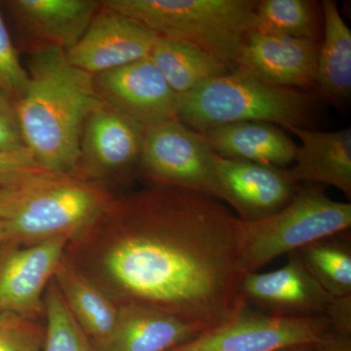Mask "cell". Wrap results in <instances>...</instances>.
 <instances>
[{"mask_svg":"<svg viewBox=\"0 0 351 351\" xmlns=\"http://www.w3.org/2000/svg\"><path fill=\"white\" fill-rule=\"evenodd\" d=\"M64 260L117 306L158 309L200 334L247 306L240 219L195 191L151 186L115 196L69 240Z\"/></svg>","mask_w":351,"mask_h":351,"instance_id":"obj_1","label":"cell"},{"mask_svg":"<svg viewBox=\"0 0 351 351\" xmlns=\"http://www.w3.org/2000/svg\"><path fill=\"white\" fill-rule=\"evenodd\" d=\"M27 75L16 101L25 147L43 169L76 174L83 126L101 104L94 76L71 66L58 47H34Z\"/></svg>","mask_w":351,"mask_h":351,"instance_id":"obj_2","label":"cell"},{"mask_svg":"<svg viewBox=\"0 0 351 351\" xmlns=\"http://www.w3.org/2000/svg\"><path fill=\"white\" fill-rule=\"evenodd\" d=\"M117 195L104 182L77 174L41 171L0 186V219L8 242L32 245L86 228Z\"/></svg>","mask_w":351,"mask_h":351,"instance_id":"obj_3","label":"cell"},{"mask_svg":"<svg viewBox=\"0 0 351 351\" xmlns=\"http://www.w3.org/2000/svg\"><path fill=\"white\" fill-rule=\"evenodd\" d=\"M313 112V97L306 92L276 86L235 69L179 95L176 117L203 134L226 124L250 121L302 128Z\"/></svg>","mask_w":351,"mask_h":351,"instance_id":"obj_4","label":"cell"},{"mask_svg":"<svg viewBox=\"0 0 351 351\" xmlns=\"http://www.w3.org/2000/svg\"><path fill=\"white\" fill-rule=\"evenodd\" d=\"M101 3L157 36L191 44L235 69L242 44L254 29L257 1L105 0Z\"/></svg>","mask_w":351,"mask_h":351,"instance_id":"obj_5","label":"cell"},{"mask_svg":"<svg viewBox=\"0 0 351 351\" xmlns=\"http://www.w3.org/2000/svg\"><path fill=\"white\" fill-rule=\"evenodd\" d=\"M240 228L245 272H255L281 256L350 232L351 204L328 197L319 184H306L280 211L258 221L240 219Z\"/></svg>","mask_w":351,"mask_h":351,"instance_id":"obj_6","label":"cell"},{"mask_svg":"<svg viewBox=\"0 0 351 351\" xmlns=\"http://www.w3.org/2000/svg\"><path fill=\"white\" fill-rule=\"evenodd\" d=\"M138 168L152 186L186 189L225 200L214 152L202 134L179 119L145 126Z\"/></svg>","mask_w":351,"mask_h":351,"instance_id":"obj_7","label":"cell"},{"mask_svg":"<svg viewBox=\"0 0 351 351\" xmlns=\"http://www.w3.org/2000/svg\"><path fill=\"white\" fill-rule=\"evenodd\" d=\"M329 329L326 316L281 317L245 306L225 324L169 351H281L311 345Z\"/></svg>","mask_w":351,"mask_h":351,"instance_id":"obj_8","label":"cell"},{"mask_svg":"<svg viewBox=\"0 0 351 351\" xmlns=\"http://www.w3.org/2000/svg\"><path fill=\"white\" fill-rule=\"evenodd\" d=\"M69 241L56 237L32 245H0V311L32 320L44 317V295Z\"/></svg>","mask_w":351,"mask_h":351,"instance_id":"obj_9","label":"cell"},{"mask_svg":"<svg viewBox=\"0 0 351 351\" xmlns=\"http://www.w3.org/2000/svg\"><path fill=\"white\" fill-rule=\"evenodd\" d=\"M144 132L101 101L83 126L76 174L101 182L130 175L140 165Z\"/></svg>","mask_w":351,"mask_h":351,"instance_id":"obj_10","label":"cell"},{"mask_svg":"<svg viewBox=\"0 0 351 351\" xmlns=\"http://www.w3.org/2000/svg\"><path fill=\"white\" fill-rule=\"evenodd\" d=\"M93 76L99 98L127 119L143 126L177 119L179 95L149 57Z\"/></svg>","mask_w":351,"mask_h":351,"instance_id":"obj_11","label":"cell"},{"mask_svg":"<svg viewBox=\"0 0 351 351\" xmlns=\"http://www.w3.org/2000/svg\"><path fill=\"white\" fill-rule=\"evenodd\" d=\"M247 306L281 317L325 316L334 297L306 269L297 253L280 269L248 272L240 284Z\"/></svg>","mask_w":351,"mask_h":351,"instance_id":"obj_12","label":"cell"},{"mask_svg":"<svg viewBox=\"0 0 351 351\" xmlns=\"http://www.w3.org/2000/svg\"><path fill=\"white\" fill-rule=\"evenodd\" d=\"M156 38L151 29L101 3L82 38L64 52L71 66L96 75L149 57Z\"/></svg>","mask_w":351,"mask_h":351,"instance_id":"obj_13","label":"cell"},{"mask_svg":"<svg viewBox=\"0 0 351 351\" xmlns=\"http://www.w3.org/2000/svg\"><path fill=\"white\" fill-rule=\"evenodd\" d=\"M214 163L223 201L237 211L241 221H258L277 213L300 188L286 167L233 160L215 152Z\"/></svg>","mask_w":351,"mask_h":351,"instance_id":"obj_14","label":"cell"},{"mask_svg":"<svg viewBox=\"0 0 351 351\" xmlns=\"http://www.w3.org/2000/svg\"><path fill=\"white\" fill-rule=\"evenodd\" d=\"M319 44L309 39L251 32L245 38L237 69L276 86H315Z\"/></svg>","mask_w":351,"mask_h":351,"instance_id":"obj_15","label":"cell"},{"mask_svg":"<svg viewBox=\"0 0 351 351\" xmlns=\"http://www.w3.org/2000/svg\"><path fill=\"white\" fill-rule=\"evenodd\" d=\"M8 5L38 43L34 48L58 47L66 51L82 38L101 8V1L13 0Z\"/></svg>","mask_w":351,"mask_h":351,"instance_id":"obj_16","label":"cell"},{"mask_svg":"<svg viewBox=\"0 0 351 351\" xmlns=\"http://www.w3.org/2000/svg\"><path fill=\"white\" fill-rule=\"evenodd\" d=\"M200 332L164 311L138 304L119 306L112 332L95 351H169Z\"/></svg>","mask_w":351,"mask_h":351,"instance_id":"obj_17","label":"cell"},{"mask_svg":"<svg viewBox=\"0 0 351 351\" xmlns=\"http://www.w3.org/2000/svg\"><path fill=\"white\" fill-rule=\"evenodd\" d=\"M302 141L290 169L298 182L334 186L351 198V129L334 132L288 126Z\"/></svg>","mask_w":351,"mask_h":351,"instance_id":"obj_18","label":"cell"},{"mask_svg":"<svg viewBox=\"0 0 351 351\" xmlns=\"http://www.w3.org/2000/svg\"><path fill=\"white\" fill-rule=\"evenodd\" d=\"M212 151L223 158L286 167L295 161L298 145L267 122H239L202 134Z\"/></svg>","mask_w":351,"mask_h":351,"instance_id":"obj_19","label":"cell"},{"mask_svg":"<svg viewBox=\"0 0 351 351\" xmlns=\"http://www.w3.org/2000/svg\"><path fill=\"white\" fill-rule=\"evenodd\" d=\"M53 280L71 315L92 343H103L117 324L119 313L117 302L64 258Z\"/></svg>","mask_w":351,"mask_h":351,"instance_id":"obj_20","label":"cell"},{"mask_svg":"<svg viewBox=\"0 0 351 351\" xmlns=\"http://www.w3.org/2000/svg\"><path fill=\"white\" fill-rule=\"evenodd\" d=\"M324 38L318 52L316 84L327 100H346L351 92V31L334 0L322 1Z\"/></svg>","mask_w":351,"mask_h":351,"instance_id":"obj_21","label":"cell"},{"mask_svg":"<svg viewBox=\"0 0 351 351\" xmlns=\"http://www.w3.org/2000/svg\"><path fill=\"white\" fill-rule=\"evenodd\" d=\"M149 59L178 95L233 71L191 44L157 36Z\"/></svg>","mask_w":351,"mask_h":351,"instance_id":"obj_22","label":"cell"},{"mask_svg":"<svg viewBox=\"0 0 351 351\" xmlns=\"http://www.w3.org/2000/svg\"><path fill=\"white\" fill-rule=\"evenodd\" d=\"M317 282L332 297L351 295V237L346 232L295 252Z\"/></svg>","mask_w":351,"mask_h":351,"instance_id":"obj_23","label":"cell"},{"mask_svg":"<svg viewBox=\"0 0 351 351\" xmlns=\"http://www.w3.org/2000/svg\"><path fill=\"white\" fill-rule=\"evenodd\" d=\"M318 4L311 0H263L254 12L253 32L317 41L320 34Z\"/></svg>","mask_w":351,"mask_h":351,"instance_id":"obj_24","label":"cell"},{"mask_svg":"<svg viewBox=\"0 0 351 351\" xmlns=\"http://www.w3.org/2000/svg\"><path fill=\"white\" fill-rule=\"evenodd\" d=\"M44 317L43 351H95L93 343L71 315L53 279L44 295Z\"/></svg>","mask_w":351,"mask_h":351,"instance_id":"obj_25","label":"cell"},{"mask_svg":"<svg viewBox=\"0 0 351 351\" xmlns=\"http://www.w3.org/2000/svg\"><path fill=\"white\" fill-rule=\"evenodd\" d=\"M44 336L38 320L0 311V351H43Z\"/></svg>","mask_w":351,"mask_h":351,"instance_id":"obj_26","label":"cell"},{"mask_svg":"<svg viewBox=\"0 0 351 351\" xmlns=\"http://www.w3.org/2000/svg\"><path fill=\"white\" fill-rule=\"evenodd\" d=\"M27 83V71L21 63L17 49L0 12V89L17 101L24 94Z\"/></svg>","mask_w":351,"mask_h":351,"instance_id":"obj_27","label":"cell"},{"mask_svg":"<svg viewBox=\"0 0 351 351\" xmlns=\"http://www.w3.org/2000/svg\"><path fill=\"white\" fill-rule=\"evenodd\" d=\"M46 171L36 162L27 147L19 151L0 152V186L17 184L25 178Z\"/></svg>","mask_w":351,"mask_h":351,"instance_id":"obj_28","label":"cell"},{"mask_svg":"<svg viewBox=\"0 0 351 351\" xmlns=\"http://www.w3.org/2000/svg\"><path fill=\"white\" fill-rule=\"evenodd\" d=\"M25 147L16 101L0 89V152L19 151Z\"/></svg>","mask_w":351,"mask_h":351,"instance_id":"obj_29","label":"cell"},{"mask_svg":"<svg viewBox=\"0 0 351 351\" xmlns=\"http://www.w3.org/2000/svg\"><path fill=\"white\" fill-rule=\"evenodd\" d=\"M330 329L351 336V295L334 298L326 313Z\"/></svg>","mask_w":351,"mask_h":351,"instance_id":"obj_30","label":"cell"},{"mask_svg":"<svg viewBox=\"0 0 351 351\" xmlns=\"http://www.w3.org/2000/svg\"><path fill=\"white\" fill-rule=\"evenodd\" d=\"M311 351H351V336L329 329L319 339L311 343Z\"/></svg>","mask_w":351,"mask_h":351,"instance_id":"obj_31","label":"cell"},{"mask_svg":"<svg viewBox=\"0 0 351 351\" xmlns=\"http://www.w3.org/2000/svg\"><path fill=\"white\" fill-rule=\"evenodd\" d=\"M311 345H299L291 346V348H285L281 351H311Z\"/></svg>","mask_w":351,"mask_h":351,"instance_id":"obj_32","label":"cell"},{"mask_svg":"<svg viewBox=\"0 0 351 351\" xmlns=\"http://www.w3.org/2000/svg\"><path fill=\"white\" fill-rule=\"evenodd\" d=\"M5 242H8V237H7L3 223H2L1 219H0V245L5 243Z\"/></svg>","mask_w":351,"mask_h":351,"instance_id":"obj_33","label":"cell"}]
</instances>
